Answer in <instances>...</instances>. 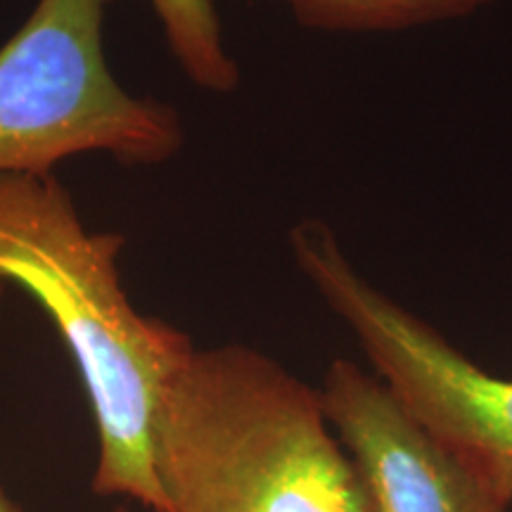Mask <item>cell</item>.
Returning <instances> with one entry per match:
<instances>
[{"instance_id": "1", "label": "cell", "mask_w": 512, "mask_h": 512, "mask_svg": "<svg viewBox=\"0 0 512 512\" xmlns=\"http://www.w3.org/2000/svg\"><path fill=\"white\" fill-rule=\"evenodd\" d=\"M124 235L95 233L53 174L0 176V280L27 290L79 368L100 460L93 489L157 512L152 434L192 339L131 304L119 275Z\"/></svg>"}, {"instance_id": "2", "label": "cell", "mask_w": 512, "mask_h": 512, "mask_svg": "<svg viewBox=\"0 0 512 512\" xmlns=\"http://www.w3.org/2000/svg\"><path fill=\"white\" fill-rule=\"evenodd\" d=\"M157 512H377L318 389L242 344L197 349L155 434Z\"/></svg>"}, {"instance_id": "3", "label": "cell", "mask_w": 512, "mask_h": 512, "mask_svg": "<svg viewBox=\"0 0 512 512\" xmlns=\"http://www.w3.org/2000/svg\"><path fill=\"white\" fill-rule=\"evenodd\" d=\"M114 0H38L0 48V176L53 174L76 155L169 162L185 143L166 102L131 95L102 46Z\"/></svg>"}, {"instance_id": "4", "label": "cell", "mask_w": 512, "mask_h": 512, "mask_svg": "<svg viewBox=\"0 0 512 512\" xmlns=\"http://www.w3.org/2000/svg\"><path fill=\"white\" fill-rule=\"evenodd\" d=\"M294 264L342 320L406 413L484 489L512 505V377L479 368L356 268L328 223L290 230Z\"/></svg>"}, {"instance_id": "5", "label": "cell", "mask_w": 512, "mask_h": 512, "mask_svg": "<svg viewBox=\"0 0 512 512\" xmlns=\"http://www.w3.org/2000/svg\"><path fill=\"white\" fill-rule=\"evenodd\" d=\"M318 394L377 512H512L422 430L375 373L337 358Z\"/></svg>"}, {"instance_id": "6", "label": "cell", "mask_w": 512, "mask_h": 512, "mask_svg": "<svg viewBox=\"0 0 512 512\" xmlns=\"http://www.w3.org/2000/svg\"><path fill=\"white\" fill-rule=\"evenodd\" d=\"M297 24L328 34H394L477 15L498 0H280Z\"/></svg>"}, {"instance_id": "7", "label": "cell", "mask_w": 512, "mask_h": 512, "mask_svg": "<svg viewBox=\"0 0 512 512\" xmlns=\"http://www.w3.org/2000/svg\"><path fill=\"white\" fill-rule=\"evenodd\" d=\"M150 5L169 53L197 88L226 95L240 86V64L226 46L214 0H150Z\"/></svg>"}, {"instance_id": "8", "label": "cell", "mask_w": 512, "mask_h": 512, "mask_svg": "<svg viewBox=\"0 0 512 512\" xmlns=\"http://www.w3.org/2000/svg\"><path fill=\"white\" fill-rule=\"evenodd\" d=\"M5 285L8 283H3V280H0V299H3V294H5ZM0 512H19L15 505H12L8 498H5V494L3 491H0ZM117 512H128V510H124V508H119Z\"/></svg>"}]
</instances>
